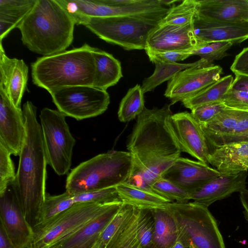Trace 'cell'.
<instances>
[{
  "instance_id": "7402d4cb",
  "label": "cell",
  "mask_w": 248,
  "mask_h": 248,
  "mask_svg": "<svg viewBox=\"0 0 248 248\" xmlns=\"http://www.w3.org/2000/svg\"><path fill=\"white\" fill-rule=\"evenodd\" d=\"M208 163L222 174H237L248 170V142L228 143L214 148Z\"/></svg>"
},
{
  "instance_id": "277c9868",
  "label": "cell",
  "mask_w": 248,
  "mask_h": 248,
  "mask_svg": "<svg viewBox=\"0 0 248 248\" xmlns=\"http://www.w3.org/2000/svg\"><path fill=\"white\" fill-rule=\"evenodd\" d=\"M95 48L85 43L79 47L38 58L31 63L33 83L49 93L66 87L92 86Z\"/></svg>"
},
{
  "instance_id": "8fae6325",
  "label": "cell",
  "mask_w": 248,
  "mask_h": 248,
  "mask_svg": "<svg viewBox=\"0 0 248 248\" xmlns=\"http://www.w3.org/2000/svg\"><path fill=\"white\" fill-rule=\"evenodd\" d=\"M178 0H88L83 11L88 17L117 16H146L164 17Z\"/></svg>"
},
{
  "instance_id": "74e56055",
  "label": "cell",
  "mask_w": 248,
  "mask_h": 248,
  "mask_svg": "<svg viewBox=\"0 0 248 248\" xmlns=\"http://www.w3.org/2000/svg\"><path fill=\"white\" fill-rule=\"evenodd\" d=\"M234 43L232 41L214 42L189 51L192 55H198L208 62L213 64L215 60H220L227 56V50Z\"/></svg>"
},
{
  "instance_id": "ee69618b",
  "label": "cell",
  "mask_w": 248,
  "mask_h": 248,
  "mask_svg": "<svg viewBox=\"0 0 248 248\" xmlns=\"http://www.w3.org/2000/svg\"><path fill=\"white\" fill-rule=\"evenodd\" d=\"M237 142H248V115L238 122L232 133L223 140L221 145Z\"/></svg>"
},
{
  "instance_id": "bcb514c9",
  "label": "cell",
  "mask_w": 248,
  "mask_h": 248,
  "mask_svg": "<svg viewBox=\"0 0 248 248\" xmlns=\"http://www.w3.org/2000/svg\"><path fill=\"white\" fill-rule=\"evenodd\" d=\"M231 89L248 93V76L235 74Z\"/></svg>"
},
{
  "instance_id": "f1b7e54d",
  "label": "cell",
  "mask_w": 248,
  "mask_h": 248,
  "mask_svg": "<svg viewBox=\"0 0 248 248\" xmlns=\"http://www.w3.org/2000/svg\"><path fill=\"white\" fill-rule=\"evenodd\" d=\"M123 202L132 204L138 208L163 207L170 202L154 192L146 191L125 183L116 186Z\"/></svg>"
},
{
  "instance_id": "f35d334b",
  "label": "cell",
  "mask_w": 248,
  "mask_h": 248,
  "mask_svg": "<svg viewBox=\"0 0 248 248\" xmlns=\"http://www.w3.org/2000/svg\"><path fill=\"white\" fill-rule=\"evenodd\" d=\"M11 153L0 142V194L6 189L8 185L15 181L16 177Z\"/></svg>"
},
{
  "instance_id": "b9f144b4",
  "label": "cell",
  "mask_w": 248,
  "mask_h": 248,
  "mask_svg": "<svg viewBox=\"0 0 248 248\" xmlns=\"http://www.w3.org/2000/svg\"><path fill=\"white\" fill-rule=\"evenodd\" d=\"M222 102L227 108L248 111V93L230 88Z\"/></svg>"
},
{
  "instance_id": "7bdbcfd3",
  "label": "cell",
  "mask_w": 248,
  "mask_h": 248,
  "mask_svg": "<svg viewBox=\"0 0 248 248\" xmlns=\"http://www.w3.org/2000/svg\"><path fill=\"white\" fill-rule=\"evenodd\" d=\"M189 51L154 52L145 51L150 61L154 63L157 62H177L183 61L191 56Z\"/></svg>"
},
{
  "instance_id": "d4e9b609",
  "label": "cell",
  "mask_w": 248,
  "mask_h": 248,
  "mask_svg": "<svg viewBox=\"0 0 248 248\" xmlns=\"http://www.w3.org/2000/svg\"><path fill=\"white\" fill-rule=\"evenodd\" d=\"M95 74L92 86L106 91L123 77L120 62L106 51L95 48L93 52Z\"/></svg>"
},
{
  "instance_id": "f546056e",
  "label": "cell",
  "mask_w": 248,
  "mask_h": 248,
  "mask_svg": "<svg viewBox=\"0 0 248 248\" xmlns=\"http://www.w3.org/2000/svg\"><path fill=\"white\" fill-rule=\"evenodd\" d=\"M233 81L232 75L221 78L214 83L198 93L184 100L182 102L186 108L192 110L204 104L222 102L225 95L230 89Z\"/></svg>"
},
{
  "instance_id": "603a6c76",
  "label": "cell",
  "mask_w": 248,
  "mask_h": 248,
  "mask_svg": "<svg viewBox=\"0 0 248 248\" xmlns=\"http://www.w3.org/2000/svg\"><path fill=\"white\" fill-rule=\"evenodd\" d=\"M248 115V111L227 108L209 122L200 124L206 139L212 149L221 145L238 122Z\"/></svg>"
},
{
  "instance_id": "e0dca14e",
  "label": "cell",
  "mask_w": 248,
  "mask_h": 248,
  "mask_svg": "<svg viewBox=\"0 0 248 248\" xmlns=\"http://www.w3.org/2000/svg\"><path fill=\"white\" fill-rule=\"evenodd\" d=\"M25 135V124L21 108L16 107L0 89V142L12 155H19Z\"/></svg>"
},
{
  "instance_id": "f6af8a7d",
  "label": "cell",
  "mask_w": 248,
  "mask_h": 248,
  "mask_svg": "<svg viewBox=\"0 0 248 248\" xmlns=\"http://www.w3.org/2000/svg\"><path fill=\"white\" fill-rule=\"evenodd\" d=\"M231 70L235 74L248 76V47L244 48L235 57Z\"/></svg>"
},
{
  "instance_id": "8992f818",
  "label": "cell",
  "mask_w": 248,
  "mask_h": 248,
  "mask_svg": "<svg viewBox=\"0 0 248 248\" xmlns=\"http://www.w3.org/2000/svg\"><path fill=\"white\" fill-rule=\"evenodd\" d=\"M164 17L146 16L92 17L84 26L106 42L126 50L145 49L150 32Z\"/></svg>"
},
{
  "instance_id": "d6986e66",
  "label": "cell",
  "mask_w": 248,
  "mask_h": 248,
  "mask_svg": "<svg viewBox=\"0 0 248 248\" xmlns=\"http://www.w3.org/2000/svg\"><path fill=\"white\" fill-rule=\"evenodd\" d=\"M193 29L195 35L203 45L218 41L241 43L248 39V21L221 22L195 17Z\"/></svg>"
},
{
  "instance_id": "5bb4252c",
  "label": "cell",
  "mask_w": 248,
  "mask_h": 248,
  "mask_svg": "<svg viewBox=\"0 0 248 248\" xmlns=\"http://www.w3.org/2000/svg\"><path fill=\"white\" fill-rule=\"evenodd\" d=\"M168 124L182 152L208 164V158L212 149L200 124L191 113L184 111L172 114L168 120Z\"/></svg>"
},
{
  "instance_id": "1f68e13d",
  "label": "cell",
  "mask_w": 248,
  "mask_h": 248,
  "mask_svg": "<svg viewBox=\"0 0 248 248\" xmlns=\"http://www.w3.org/2000/svg\"><path fill=\"white\" fill-rule=\"evenodd\" d=\"M204 63L211 64L202 59H200L194 62L188 63L155 62L153 74L149 77L144 78L142 81L141 86L143 93H144L154 91L157 86L164 81H169L177 73L185 69Z\"/></svg>"
},
{
  "instance_id": "836d02e7",
  "label": "cell",
  "mask_w": 248,
  "mask_h": 248,
  "mask_svg": "<svg viewBox=\"0 0 248 248\" xmlns=\"http://www.w3.org/2000/svg\"><path fill=\"white\" fill-rule=\"evenodd\" d=\"M198 0H184L169 9L161 22L175 26L192 24L195 17Z\"/></svg>"
},
{
  "instance_id": "ffe728a7",
  "label": "cell",
  "mask_w": 248,
  "mask_h": 248,
  "mask_svg": "<svg viewBox=\"0 0 248 248\" xmlns=\"http://www.w3.org/2000/svg\"><path fill=\"white\" fill-rule=\"evenodd\" d=\"M247 171L237 174H222L208 182L191 194L193 202L208 207L214 202L246 188Z\"/></svg>"
},
{
  "instance_id": "44dd1931",
  "label": "cell",
  "mask_w": 248,
  "mask_h": 248,
  "mask_svg": "<svg viewBox=\"0 0 248 248\" xmlns=\"http://www.w3.org/2000/svg\"><path fill=\"white\" fill-rule=\"evenodd\" d=\"M195 17L221 22L248 21V0H198Z\"/></svg>"
},
{
  "instance_id": "7dc6e473",
  "label": "cell",
  "mask_w": 248,
  "mask_h": 248,
  "mask_svg": "<svg viewBox=\"0 0 248 248\" xmlns=\"http://www.w3.org/2000/svg\"><path fill=\"white\" fill-rule=\"evenodd\" d=\"M0 248H16L0 222Z\"/></svg>"
},
{
  "instance_id": "d590c367",
  "label": "cell",
  "mask_w": 248,
  "mask_h": 248,
  "mask_svg": "<svg viewBox=\"0 0 248 248\" xmlns=\"http://www.w3.org/2000/svg\"><path fill=\"white\" fill-rule=\"evenodd\" d=\"M156 194L167 199L170 202L186 203L191 200L189 193L171 182L163 178L156 180L151 186Z\"/></svg>"
},
{
  "instance_id": "7c38bea8",
  "label": "cell",
  "mask_w": 248,
  "mask_h": 248,
  "mask_svg": "<svg viewBox=\"0 0 248 248\" xmlns=\"http://www.w3.org/2000/svg\"><path fill=\"white\" fill-rule=\"evenodd\" d=\"M222 73L220 66L208 63L187 68L168 81L164 96L170 105L182 102L218 80Z\"/></svg>"
},
{
  "instance_id": "83f0119b",
  "label": "cell",
  "mask_w": 248,
  "mask_h": 248,
  "mask_svg": "<svg viewBox=\"0 0 248 248\" xmlns=\"http://www.w3.org/2000/svg\"><path fill=\"white\" fill-rule=\"evenodd\" d=\"M137 207L123 202L119 211L99 235L92 248H108L127 226Z\"/></svg>"
},
{
  "instance_id": "4dcf8cb0",
  "label": "cell",
  "mask_w": 248,
  "mask_h": 248,
  "mask_svg": "<svg viewBox=\"0 0 248 248\" xmlns=\"http://www.w3.org/2000/svg\"><path fill=\"white\" fill-rule=\"evenodd\" d=\"M75 204L73 196L65 191L57 195L46 193L36 225L32 228L33 232L46 226L59 215L70 208Z\"/></svg>"
},
{
  "instance_id": "ac0fdd59",
  "label": "cell",
  "mask_w": 248,
  "mask_h": 248,
  "mask_svg": "<svg viewBox=\"0 0 248 248\" xmlns=\"http://www.w3.org/2000/svg\"><path fill=\"white\" fill-rule=\"evenodd\" d=\"M28 66L22 59L8 57L0 46V89L14 105L21 108V102L28 79Z\"/></svg>"
},
{
  "instance_id": "7a4b0ae2",
  "label": "cell",
  "mask_w": 248,
  "mask_h": 248,
  "mask_svg": "<svg viewBox=\"0 0 248 248\" xmlns=\"http://www.w3.org/2000/svg\"><path fill=\"white\" fill-rule=\"evenodd\" d=\"M25 135L19 155L15 183L19 204L27 221L37 224L45 201L47 165L37 108L30 101L23 105Z\"/></svg>"
},
{
  "instance_id": "e575fe53",
  "label": "cell",
  "mask_w": 248,
  "mask_h": 248,
  "mask_svg": "<svg viewBox=\"0 0 248 248\" xmlns=\"http://www.w3.org/2000/svg\"><path fill=\"white\" fill-rule=\"evenodd\" d=\"M155 220L153 208H138L137 217V236L143 248H154Z\"/></svg>"
},
{
  "instance_id": "4fadbf2b",
  "label": "cell",
  "mask_w": 248,
  "mask_h": 248,
  "mask_svg": "<svg viewBox=\"0 0 248 248\" xmlns=\"http://www.w3.org/2000/svg\"><path fill=\"white\" fill-rule=\"evenodd\" d=\"M0 222L16 248H30L34 238L18 201L15 181L0 194Z\"/></svg>"
},
{
  "instance_id": "3957f363",
  "label": "cell",
  "mask_w": 248,
  "mask_h": 248,
  "mask_svg": "<svg viewBox=\"0 0 248 248\" xmlns=\"http://www.w3.org/2000/svg\"><path fill=\"white\" fill-rule=\"evenodd\" d=\"M75 25L57 0H37L17 28L30 51L46 56L64 51L71 45Z\"/></svg>"
},
{
  "instance_id": "c3c4849f",
  "label": "cell",
  "mask_w": 248,
  "mask_h": 248,
  "mask_svg": "<svg viewBox=\"0 0 248 248\" xmlns=\"http://www.w3.org/2000/svg\"><path fill=\"white\" fill-rule=\"evenodd\" d=\"M240 193V199L244 208V214L248 221V189L245 188Z\"/></svg>"
},
{
  "instance_id": "60d3db41",
  "label": "cell",
  "mask_w": 248,
  "mask_h": 248,
  "mask_svg": "<svg viewBox=\"0 0 248 248\" xmlns=\"http://www.w3.org/2000/svg\"><path fill=\"white\" fill-rule=\"evenodd\" d=\"M227 108L222 102L204 104L191 110V114L200 124H204Z\"/></svg>"
},
{
  "instance_id": "cb8c5ba5",
  "label": "cell",
  "mask_w": 248,
  "mask_h": 248,
  "mask_svg": "<svg viewBox=\"0 0 248 248\" xmlns=\"http://www.w3.org/2000/svg\"><path fill=\"white\" fill-rule=\"evenodd\" d=\"M123 202L113 203L104 212L92 219L75 233L50 248H71L97 238L121 207Z\"/></svg>"
},
{
  "instance_id": "ab89813d",
  "label": "cell",
  "mask_w": 248,
  "mask_h": 248,
  "mask_svg": "<svg viewBox=\"0 0 248 248\" xmlns=\"http://www.w3.org/2000/svg\"><path fill=\"white\" fill-rule=\"evenodd\" d=\"M138 208L128 225L108 248H143L137 236V217Z\"/></svg>"
},
{
  "instance_id": "ba28073f",
  "label": "cell",
  "mask_w": 248,
  "mask_h": 248,
  "mask_svg": "<svg viewBox=\"0 0 248 248\" xmlns=\"http://www.w3.org/2000/svg\"><path fill=\"white\" fill-rule=\"evenodd\" d=\"M65 117L59 110L47 108L39 115L47 165L59 176L68 173L76 143Z\"/></svg>"
},
{
  "instance_id": "d6a6232c",
  "label": "cell",
  "mask_w": 248,
  "mask_h": 248,
  "mask_svg": "<svg viewBox=\"0 0 248 248\" xmlns=\"http://www.w3.org/2000/svg\"><path fill=\"white\" fill-rule=\"evenodd\" d=\"M143 94L141 86L138 84L128 90L120 102L118 111L121 122H129L143 111L145 107Z\"/></svg>"
},
{
  "instance_id": "8d00e7d4",
  "label": "cell",
  "mask_w": 248,
  "mask_h": 248,
  "mask_svg": "<svg viewBox=\"0 0 248 248\" xmlns=\"http://www.w3.org/2000/svg\"><path fill=\"white\" fill-rule=\"evenodd\" d=\"M73 196L75 203L91 202L106 205L123 202L116 186L79 193Z\"/></svg>"
},
{
  "instance_id": "52a82bcc",
  "label": "cell",
  "mask_w": 248,
  "mask_h": 248,
  "mask_svg": "<svg viewBox=\"0 0 248 248\" xmlns=\"http://www.w3.org/2000/svg\"><path fill=\"white\" fill-rule=\"evenodd\" d=\"M178 228V236L190 248H226L216 219L208 207L194 202L167 205Z\"/></svg>"
},
{
  "instance_id": "484cf974",
  "label": "cell",
  "mask_w": 248,
  "mask_h": 248,
  "mask_svg": "<svg viewBox=\"0 0 248 248\" xmlns=\"http://www.w3.org/2000/svg\"><path fill=\"white\" fill-rule=\"evenodd\" d=\"M37 0H0V41L30 13Z\"/></svg>"
},
{
  "instance_id": "9a60e30c",
  "label": "cell",
  "mask_w": 248,
  "mask_h": 248,
  "mask_svg": "<svg viewBox=\"0 0 248 248\" xmlns=\"http://www.w3.org/2000/svg\"><path fill=\"white\" fill-rule=\"evenodd\" d=\"M202 46L194 33L193 23L179 26L161 21L149 34L144 50L189 51Z\"/></svg>"
},
{
  "instance_id": "9c48e42d",
  "label": "cell",
  "mask_w": 248,
  "mask_h": 248,
  "mask_svg": "<svg viewBox=\"0 0 248 248\" xmlns=\"http://www.w3.org/2000/svg\"><path fill=\"white\" fill-rule=\"evenodd\" d=\"M112 204L75 203L42 228L33 232L34 238L30 248H51L75 233Z\"/></svg>"
},
{
  "instance_id": "f907efd6",
  "label": "cell",
  "mask_w": 248,
  "mask_h": 248,
  "mask_svg": "<svg viewBox=\"0 0 248 248\" xmlns=\"http://www.w3.org/2000/svg\"><path fill=\"white\" fill-rule=\"evenodd\" d=\"M96 239L97 238H93L82 245L71 248H92Z\"/></svg>"
},
{
  "instance_id": "6da1fadb",
  "label": "cell",
  "mask_w": 248,
  "mask_h": 248,
  "mask_svg": "<svg viewBox=\"0 0 248 248\" xmlns=\"http://www.w3.org/2000/svg\"><path fill=\"white\" fill-rule=\"evenodd\" d=\"M170 106L145 107L137 117L127 143L133 159L132 169L141 173L150 186L181 157V150L168 124L172 114Z\"/></svg>"
},
{
  "instance_id": "4316f807",
  "label": "cell",
  "mask_w": 248,
  "mask_h": 248,
  "mask_svg": "<svg viewBox=\"0 0 248 248\" xmlns=\"http://www.w3.org/2000/svg\"><path fill=\"white\" fill-rule=\"evenodd\" d=\"M167 204L153 208L155 220L154 248H170L178 237L177 223Z\"/></svg>"
},
{
  "instance_id": "2e32d148",
  "label": "cell",
  "mask_w": 248,
  "mask_h": 248,
  "mask_svg": "<svg viewBox=\"0 0 248 248\" xmlns=\"http://www.w3.org/2000/svg\"><path fill=\"white\" fill-rule=\"evenodd\" d=\"M222 173L208 164L180 157L162 174L169 180L190 195Z\"/></svg>"
},
{
  "instance_id": "816d5d0a",
  "label": "cell",
  "mask_w": 248,
  "mask_h": 248,
  "mask_svg": "<svg viewBox=\"0 0 248 248\" xmlns=\"http://www.w3.org/2000/svg\"></svg>"
},
{
  "instance_id": "30bf717a",
  "label": "cell",
  "mask_w": 248,
  "mask_h": 248,
  "mask_svg": "<svg viewBox=\"0 0 248 248\" xmlns=\"http://www.w3.org/2000/svg\"><path fill=\"white\" fill-rule=\"evenodd\" d=\"M50 94L58 110L78 121L102 114L110 103L107 91L91 86L66 87Z\"/></svg>"
},
{
  "instance_id": "5b68a950",
  "label": "cell",
  "mask_w": 248,
  "mask_h": 248,
  "mask_svg": "<svg viewBox=\"0 0 248 248\" xmlns=\"http://www.w3.org/2000/svg\"><path fill=\"white\" fill-rule=\"evenodd\" d=\"M133 162L129 152L109 151L83 162L69 173L66 191L70 195L90 192L125 183Z\"/></svg>"
},
{
  "instance_id": "681fc988",
  "label": "cell",
  "mask_w": 248,
  "mask_h": 248,
  "mask_svg": "<svg viewBox=\"0 0 248 248\" xmlns=\"http://www.w3.org/2000/svg\"><path fill=\"white\" fill-rule=\"evenodd\" d=\"M170 248H190L187 242L182 238L178 236L177 239Z\"/></svg>"
}]
</instances>
